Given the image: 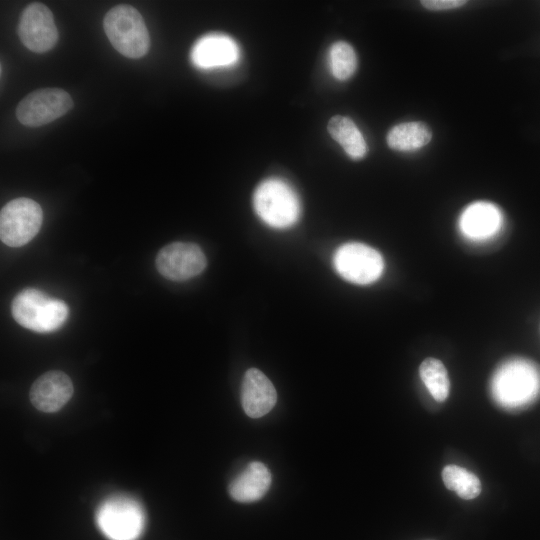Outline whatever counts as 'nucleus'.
Instances as JSON below:
<instances>
[{"instance_id": "obj_1", "label": "nucleus", "mask_w": 540, "mask_h": 540, "mask_svg": "<svg viewBox=\"0 0 540 540\" xmlns=\"http://www.w3.org/2000/svg\"><path fill=\"white\" fill-rule=\"evenodd\" d=\"M493 399L507 410H521L540 397V366L522 357L502 362L490 381Z\"/></svg>"}, {"instance_id": "obj_2", "label": "nucleus", "mask_w": 540, "mask_h": 540, "mask_svg": "<svg viewBox=\"0 0 540 540\" xmlns=\"http://www.w3.org/2000/svg\"><path fill=\"white\" fill-rule=\"evenodd\" d=\"M11 308L13 318L18 324L39 333L59 329L69 314L65 302L35 288L19 292L14 297Z\"/></svg>"}, {"instance_id": "obj_3", "label": "nucleus", "mask_w": 540, "mask_h": 540, "mask_svg": "<svg viewBox=\"0 0 540 540\" xmlns=\"http://www.w3.org/2000/svg\"><path fill=\"white\" fill-rule=\"evenodd\" d=\"M104 31L112 46L128 58H140L150 48V36L143 17L127 4L111 8L103 20Z\"/></svg>"}, {"instance_id": "obj_4", "label": "nucleus", "mask_w": 540, "mask_h": 540, "mask_svg": "<svg viewBox=\"0 0 540 540\" xmlns=\"http://www.w3.org/2000/svg\"><path fill=\"white\" fill-rule=\"evenodd\" d=\"M253 206L264 223L279 229L294 225L301 212L300 200L294 189L278 178L266 179L257 186Z\"/></svg>"}, {"instance_id": "obj_5", "label": "nucleus", "mask_w": 540, "mask_h": 540, "mask_svg": "<svg viewBox=\"0 0 540 540\" xmlns=\"http://www.w3.org/2000/svg\"><path fill=\"white\" fill-rule=\"evenodd\" d=\"M333 265L343 279L357 285L374 283L384 271L380 252L359 242L341 245L334 253Z\"/></svg>"}, {"instance_id": "obj_6", "label": "nucleus", "mask_w": 540, "mask_h": 540, "mask_svg": "<svg viewBox=\"0 0 540 540\" xmlns=\"http://www.w3.org/2000/svg\"><path fill=\"white\" fill-rule=\"evenodd\" d=\"M43 220L40 205L20 197L8 202L0 213L1 241L11 247L28 243L39 231Z\"/></svg>"}, {"instance_id": "obj_7", "label": "nucleus", "mask_w": 540, "mask_h": 540, "mask_svg": "<svg viewBox=\"0 0 540 540\" xmlns=\"http://www.w3.org/2000/svg\"><path fill=\"white\" fill-rule=\"evenodd\" d=\"M97 521L102 532L111 540H135L143 528L144 517L136 501L116 496L99 507Z\"/></svg>"}, {"instance_id": "obj_8", "label": "nucleus", "mask_w": 540, "mask_h": 540, "mask_svg": "<svg viewBox=\"0 0 540 540\" xmlns=\"http://www.w3.org/2000/svg\"><path fill=\"white\" fill-rule=\"evenodd\" d=\"M73 107L68 92L60 88H42L26 95L17 105L16 116L19 122L28 127L46 125Z\"/></svg>"}, {"instance_id": "obj_9", "label": "nucleus", "mask_w": 540, "mask_h": 540, "mask_svg": "<svg viewBox=\"0 0 540 540\" xmlns=\"http://www.w3.org/2000/svg\"><path fill=\"white\" fill-rule=\"evenodd\" d=\"M202 249L187 242H174L163 247L157 254L159 273L173 281H185L199 275L206 267Z\"/></svg>"}, {"instance_id": "obj_10", "label": "nucleus", "mask_w": 540, "mask_h": 540, "mask_svg": "<svg viewBox=\"0 0 540 540\" xmlns=\"http://www.w3.org/2000/svg\"><path fill=\"white\" fill-rule=\"evenodd\" d=\"M18 34L29 50L44 53L58 41V30L50 9L42 3H31L23 10Z\"/></svg>"}, {"instance_id": "obj_11", "label": "nucleus", "mask_w": 540, "mask_h": 540, "mask_svg": "<svg viewBox=\"0 0 540 540\" xmlns=\"http://www.w3.org/2000/svg\"><path fill=\"white\" fill-rule=\"evenodd\" d=\"M74 392L70 377L58 370L48 371L37 378L29 391L32 405L39 411L52 413L60 410Z\"/></svg>"}, {"instance_id": "obj_12", "label": "nucleus", "mask_w": 540, "mask_h": 540, "mask_svg": "<svg viewBox=\"0 0 540 540\" xmlns=\"http://www.w3.org/2000/svg\"><path fill=\"white\" fill-rule=\"evenodd\" d=\"M502 224L503 217L499 208L485 201L468 205L459 218L462 235L473 242L492 239L499 233Z\"/></svg>"}, {"instance_id": "obj_13", "label": "nucleus", "mask_w": 540, "mask_h": 540, "mask_svg": "<svg viewBox=\"0 0 540 540\" xmlns=\"http://www.w3.org/2000/svg\"><path fill=\"white\" fill-rule=\"evenodd\" d=\"M277 393L267 376L256 368L248 369L241 385V404L251 418H259L272 410Z\"/></svg>"}, {"instance_id": "obj_14", "label": "nucleus", "mask_w": 540, "mask_h": 540, "mask_svg": "<svg viewBox=\"0 0 540 540\" xmlns=\"http://www.w3.org/2000/svg\"><path fill=\"white\" fill-rule=\"evenodd\" d=\"M239 47L229 36L211 33L201 37L191 51L192 62L199 68L229 66L239 59Z\"/></svg>"}, {"instance_id": "obj_15", "label": "nucleus", "mask_w": 540, "mask_h": 540, "mask_svg": "<svg viewBox=\"0 0 540 540\" xmlns=\"http://www.w3.org/2000/svg\"><path fill=\"white\" fill-rule=\"evenodd\" d=\"M271 485V474L261 462H251L229 485L232 499L242 503L260 500Z\"/></svg>"}, {"instance_id": "obj_16", "label": "nucleus", "mask_w": 540, "mask_h": 540, "mask_svg": "<svg viewBox=\"0 0 540 540\" xmlns=\"http://www.w3.org/2000/svg\"><path fill=\"white\" fill-rule=\"evenodd\" d=\"M327 128L332 138L341 145L350 158L358 160L366 155L365 139L350 118L340 115L333 116L329 120Z\"/></svg>"}, {"instance_id": "obj_17", "label": "nucleus", "mask_w": 540, "mask_h": 540, "mask_svg": "<svg viewBox=\"0 0 540 540\" xmlns=\"http://www.w3.org/2000/svg\"><path fill=\"white\" fill-rule=\"evenodd\" d=\"M432 138L423 122H407L394 126L387 134L388 146L397 151H414L427 145Z\"/></svg>"}, {"instance_id": "obj_18", "label": "nucleus", "mask_w": 540, "mask_h": 540, "mask_svg": "<svg viewBox=\"0 0 540 540\" xmlns=\"http://www.w3.org/2000/svg\"><path fill=\"white\" fill-rule=\"evenodd\" d=\"M419 375L432 395V397L442 402L447 399L450 390L448 372L444 364L436 358H426L419 367Z\"/></svg>"}, {"instance_id": "obj_19", "label": "nucleus", "mask_w": 540, "mask_h": 540, "mask_svg": "<svg viewBox=\"0 0 540 540\" xmlns=\"http://www.w3.org/2000/svg\"><path fill=\"white\" fill-rule=\"evenodd\" d=\"M442 479L447 489L456 492L462 499H473L481 492L479 478L457 465L445 466L442 470Z\"/></svg>"}, {"instance_id": "obj_20", "label": "nucleus", "mask_w": 540, "mask_h": 540, "mask_svg": "<svg viewBox=\"0 0 540 540\" xmlns=\"http://www.w3.org/2000/svg\"><path fill=\"white\" fill-rule=\"evenodd\" d=\"M329 65L336 79L350 78L357 67V57L352 46L344 41L334 43L329 51Z\"/></svg>"}, {"instance_id": "obj_21", "label": "nucleus", "mask_w": 540, "mask_h": 540, "mask_svg": "<svg viewBox=\"0 0 540 540\" xmlns=\"http://www.w3.org/2000/svg\"><path fill=\"white\" fill-rule=\"evenodd\" d=\"M467 1L463 0H423L421 4L428 10L441 11L450 10L465 5Z\"/></svg>"}]
</instances>
